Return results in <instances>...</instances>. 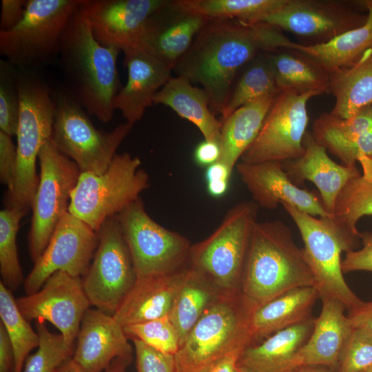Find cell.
Here are the masks:
<instances>
[{
	"mask_svg": "<svg viewBox=\"0 0 372 372\" xmlns=\"http://www.w3.org/2000/svg\"><path fill=\"white\" fill-rule=\"evenodd\" d=\"M98 243V232L68 211L58 223L44 251L25 278V295L37 292L56 271L84 276Z\"/></svg>",
	"mask_w": 372,
	"mask_h": 372,
	"instance_id": "obj_16",
	"label": "cell"
},
{
	"mask_svg": "<svg viewBox=\"0 0 372 372\" xmlns=\"http://www.w3.org/2000/svg\"><path fill=\"white\" fill-rule=\"evenodd\" d=\"M232 172L225 163L218 161L207 167L205 174L206 182L216 180L229 181Z\"/></svg>",
	"mask_w": 372,
	"mask_h": 372,
	"instance_id": "obj_52",
	"label": "cell"
},
{
	"mask_svg": "<svg viewBox=\"0 0 372 372\" xmlns=\"http://www.w3.org/2000/svg\"><path fill=\"white\" fill-rule=\"evenodd\" d=\"M54 372H83L72 358L63 362Z\"/></svg>",
	"mask_w": 372,
	"mask_h": 372,
	"instance_id": "obj_55",
	"label": "cell"
},
{
	"mask_svg": "<svg viewBox=\"0 0 372 372\" xmlns=\"http://www.w3.org/2000/svg\"><path fill=\"white\" fill-rule=\"evenodd\" d=\"M40 174L32 200L28 234L30 258L41 256L61 218L68 211L71 193L81 171L76 164L61 152L51 140L39 154Z\"/></svg>",
	"mask_w": 372,
	"mask_h": 372,
	"instance_id": "obj_11",
	"label": "cell"
},
{
	"mask_svg": "<svg viewBox=\"0 0 372 372\" xmlns=\"http://www.w3.org/2000/svg\"><path fill=\"white\" fill-rule=\"evenodd\" d=\"M281 205L300 231L304 255L319 298H334L348 311L361 304L363 301L347 284L341 267V255L353 251L351 246L338 234L327 217L317 218L288 203Z\"/></svg>",
	"mask_w": 372,
	"mask_h": 372,
	"instance_id": "obj_12",
	"label": "cell"
},
{
	"mask_svg": "<svg viewBox=\"0 0 372 372\" xmlns=\"http://www.w3.org/2000/svg\"><path fill=\"white\" fill-rule=\"evenodd\" d=\"M315 318L274 333L242 351L238 365L249 372H294L296 353L310 336Z\"/></svg>",
	"mask_w": 372,
	"mask_h": 372,
	"instance_id": "obj_27",
	"label": "cell"
},
{
	"mask_svg": "<svg viewBox=\"0 0 372 372\" xmlns=\"http://www.w3.org/2000/svg\"><path fill=\"white\" fill-rule=\"evenodd\" d=\"M288 0H176L180 10L207 19H234L258 23L264 17L282 8Z\"/></svg>",
	"mask_w": 372,
	"mask_h": 372,
	"instance_id": "obj_36",
	"label": "cell"
},
{
	"mask_svg": "<svg viewBox=\"0 0 372 372\" xmlns=\"http://www.w3.org/2000/svg\"><path fill=\"white\" fill-rule=\"evenodd\" d=\"M97 232L98 246L83 285L91 306L113 316L137 276L116 217L107 219Z\"/></svg>",
	"mask_w": 372,
	"mask_h": 372,
	"instance_id": "obj_13",
	"label": "cell"
},
{
	"mask_svg": "<svg viewBox=\"0 0 372 372\" xmlns=\"http://www.w3.org/2000/svg\"><path fill=\"white\" fill-rule=\"evenodd\" d=\"M137 372H176L174 355L161 353L137 339H132Z\"/></svg>",
	"mask_w": 372,
	"mask_h": 372,
	"instance_id": "obj_44",
	"label": "cell"
},
{
	"mask_svg": "<svg viewBox=\"0 0 372 372\" xmlns=\"http://www.w3.org/2000/svg\"><path fill=\"white\" fill-rule=\"evenodd\" d=\"M20 108L17 137V161L12 187L5 194L7 208L26 214L31 209L38 186L37 160L44 144L51 139L55 105L52 90L30 70L18 76Z\"/></svg>",
	"mask_w": 372,
	"mask_h": 372,
	"instance_id": "obj_4",
	"label": "cell"
},
{
	"mask_svg": "<svg viewBox=\"0 0 372 372\" xmlns=\"http://www.w3.org/2000/svg\"><path fill=\"white\" fill-rule=\"evenodd\" d=\"M339 372H366L372 367V334L353 327L340 355Z\"/></svg>",
	"mask_w": 372,
	"mask_h": 372,
	"instance_id": "obj_43",
	"label": "cell"
},
{
	"mask_svg": "<svg viewBox=\"0 0 372 372\" xmlns=\"http://www.w3.org/2000/svg\"><path fill=\"white\" fill-rule=\"evenodd\" d=\"M250 314L240 292H220L174 355L176 372H205L226 355L251 345Z\"/></svg>",
	"mask_w": 372,
	"mask_h": 372,
	"instance_id": "obj_5",
	"label": "cell"
},
{
	"mask_svg": "<svg viewBox=\"0 0 372 372\" xmlns=\"http://www.w3.org/2000/svg\"><path fill=\"white\" fill-rule=\"evenodd\" d=\"M16 302L28 321L52 324L73 349L82 319L91 307L83 278L61 271L51 275L37 292L17 298Z\"/></svg>",
	"mask_w": 372,
	"mask_h": 372,
	"instance_id": "obj_15",
	"label": "cell"
},
{
	"mask_svg": "<svg viewBox=\"0 0 372 372\" xmlns=\"http://www.w3.org/2000/svg\"><path fill=\"white\" fill-rule=\"evenodd\" d=\"M316 92H281L275 98L255 141L240 161L258 163L286 162L300 157L309 124L307 103Z\"/></svg>",
	"mask_w": 372,
	"mask_h": 372,
	"instance_id": "obj_14",
	"label": "cell"
},
{
	"mask_svg": "<svg viewBox=\"0 0 372 372\" xmlns=\"http://www.w3.org/2000/svg\"><path fill=\"white\" fill-rule=\"evenodd\" d=\"M0 15V32H7L22 19L27 0H2Z\"/></svg>",
	"mask_w": 372,
	"mask_h": 372,
	"instance_id": "obj_47",
	"label": "cell"
},
{
	"mask_svg": "<svg viewBox=\"0 0 372 372\" xmlns=\"http://www.w3.org/2000/svg\"><path fill=\"white\" fill-rule=\"evenodd\" d=\"M304 152L297 159L283 163L291 181L300 187L304 180L312 182L318 188L326 211L332 215L336 199L347 183L361 173L356 167L338 164L318 144L311 132H307Z\"/></svg>",
	"mask_w": 372,
	"mask_h": 372,
	"instance_id": "obj_22",
	"label": "cell"
},
{
	"mask_svg": "<svg viewBox=\"0 0 372 372\" xmlns=\"http://www.w3.org/2000/svg\"><path fill=\"white\" fill-rule=\"evenodd\" d=\"M258 209L254 200L235 205L210 236L191 247L190 266L221 292H238Z\"/></svg>",
	"mask_w": 372,
	"mask_h": 372,
	"instance_id": "obj_8",
	"label": "cell"
},
{
	"mask_svg": "<svg viewBox=\"0 0 372 372\" xmlns=\"http://www.w3.org/2000/svg\"><path fill=\"white\" fill-rule=\"evenodd\" d=\"M289 40L265 23L207 19L174 69L201 85L213 113L221 114L240 70L262 52L285 48Z\"/></svg>",
	"mask_w": 372,
	"mask_h": 372,
	"instance_id": "obj_1",
	"label": "cell"
},
{
	"mask_svg": "<svg viewBox=\"0 0 372 372\" xmlns=\"http://www.w3.org/2000/svg\"><path fill=\"white\" fill-rule=\"evenodd\" d=\"M72 358L83 372H101L116 358H132V348L123 327L112 315L90 308L82 319Z\"/></svg>",
	"mask_w": 372,
	"mask_h": 372,
	"instance_id": "obj_21",
	"label": "cell"
},
{
	"mask_svg": "<svg viewBox=\"0 0 372 372\" xmlns=\"http://www.w3.org/2000/svg\"><path fill=\"white\" fill-rule=\"evenodd\" d=\"M322 309L312 332L293 360L295 370L302 366L338 365L342 349L353 327L346 307L332 298H322Z\"/></svg>",
	"mask_w": 372,
	"mask_h": 372,
	"instance_id": "obj_25",
	"label": "cell"
},
{
	"mask_svg": "<svg viewBox=\"0 0 372 372\" xmlns=\"http://www.w3.org/2000/svg\"><path fill=\"white\" fill-rule=\"evenodd\" d=\"M367 10L365 22L334 39L318 44H301L290 41L286 49L310 58L329 74L356 63L372 50V0L364 1Z\"/></svg>",
	"mask_w": 372,
	"mask_h": 372,
	"instance_id": "obj_29",
	"label": "cell"
},
{
	"mask_svg": "<svg viewBox=\"0 0 372 372\" xmlns=\"http://www.w3.org/2000/svg\"><path fill=\"white\" fill-rule=\"evenodd\" d=\"M311 133L342 165L356 167L361 156L372 157V105L348 118L323 113L314 121Z\"/></svg>",
	"mask_w": 372,
	"mask_h": 372,
	"instance_id": "obj_24",
	"label": "cell"
},
{
	"mask_svg": "<svg viewBox=\"0 0 372 372\" xmlns=\"http://www.w3.org/2000/svg\"><path fill=\"white\" fill-rule=\"evenodd\" d=\"M318 298L319 295L315 287H301L289 290L254 310L249 318L251 344L312 317L311 310Z\"/></svg>",
	"mask_w": 372,
	"mask_h": 372,
	"instance_id": "obj_28",
	"label": "cell"
},
{
	"mask_svg": "<svg viewBox=\"0 0 372 372\" xmlns=\"http://www.w3.org/2000/svg\"><path fill=\"white\" fill-rule=\"evenodd\" d=\"M83 0H27L21 21L0 32V54L20 70L51 62L59 55L67 27Z\"/></svg>",
	"mask_w": 372,
	"mask_h": 372,
	"instance_id": "obj_7",
	"label": "cell"
},
{
	"mask_svg": "<svg viewBox=\"0 0 372 372\" xmlns=\"http://www.w3.org/2000/svg\"><path fill=\"white\" fill-rule=\"evenodd\" d=\"M240 285V295L251 313L289 290L315 287L303 249L296 244L291 229L284 222L255 223Z\"/></svg>",
	"mask_w": 372,
	"mask_h": 372,
	"instance_id": "obj_2",
	"label": "cell"
},
{
	"mask_svg": "<svg viewBox=\"0 0 372 372\" xmlns=\"http://www.w3.org/2000/svg\"><path fill=\"white\" fill-rule=\"evenodd\" d=\"M116 217L137 278L172 273L189 260V241L150 217L141 197Z\"/></svg>",
	"mask_w": 372,
	"mask_h": 372,
	"instance_id": "obj_10",
	"label": "cell"
},
{
	"mask_svg": "<svg viewBox=\"0 0 372 372\" xmlns=\"http://www.w3.org/2000/svg\"><path fill=\"white\" fill-rule=\"evenodd\" d=\"M17 161V145L12 136L0 131V181L7 186V190L12 186Z\"/></svg>",
	"mask_w": 372,
	"mask_h": 372,
	"instance_id": "obj_46",
	"label": "cell"
},
{
	"mask_svg": "<svg viewBox=\"0 0 372 372\" xmlns=\"http://www.w3.org/2000/svg\"><path fill=\"white\" fill-rule=\"evenodd\" d=\"M242 351H236L226 355L211 366L205 372H236Z\"/></svg>",
	"mask_w": 372,
	"mask_h": 372,
	"instance_id": "obj_51",
	"label": "cell"
},
{
	"mask_svg": "<svg viewBox=\"0 0 372 372\" xmlns=\"http://www.w3.org/2000/svg\"><path fill=\"white\" fill-rule=\"evenodd\" d=\"M328 91L335 98L331 113L348 118L372 105V50L349 67L329 74Z\"/></svg>",
	"mask_w": 372,
	"mask_h": 372,
	"instance_id": "obj_33",
	"label": "cell"
},
{
	"mask_svg": "<svg viewBox=\"0 0 372 372\" xmlns=\"http://www.w3.org/2000/svg\"><path fill=\"white\" fill-rule=\"evenodd\" d=\"M295 372H333L327 370L319 369L312 366H302L295 371Z\"/></svg>",
	"mask_w": 372,
	"mask_h": 372,
	"instance_id": "obj_56",
	"label": "cell"
},
{
	"mask_svg": "<svg viewBox=\"0 0 372 372\" xmlns=\"http://www.w3.org/2000/svg\"><path fill=\"white\" fill-rule=\"evenodd\" d=\"M221 149L220 141L203 140L196 147L194 158L200 166L206 167L220 160Z\"/></svg>",
	"mask_w": 372,
	"mask_h": 372,
	"instance_id": "obj_48",
	"label": "cell"
},
{
	"mask_svg": "<svg viewBox=\"0 0 372 372\" xmlns=\"http://www.w3.org/2000/svg\"><path fill=\"white\" fill-rule=\"evenodd\" d=\"M236 372H249L242 366L237 365Z\"/></svg>",
	"mask_w": 372,
	"mask_h": 372,
	"instance_id": "obj_57",
	"label": "cell"
},
{
	"mask_svg": "<svg viewBox=\"0 0 372 372\" xmlns=\"http://www.w3.org/2000/svg\"><path fill=\"white\" fill-rule=\"evenodd\" d=\"M52 92L55 112L50 140L81 172L103 173L133 125L125 122L109 132L100 131L65 87Z\"/></svg>",
	"mask_w": 372,
	"mask_h": 372,
	"instance_id": "obj_9",
	"label": "cell"
},
{
	"mask_svg": "<svg viewBox=\"0 0 372 372\" xmlns=\"http://www.w3.org/2000/svg\"><path fill=\"white\" fill-rule=\"evenodd\" d=\"M269 54L276 83L280 92L298 94L328 91L329 73L305 55L290 49Z\"/></svg>",
	"mask_w": 372,
	"mask_h": 372,
	"instance_id": "obj_34",
	"label": "cell"
},
{
	"mask_svg": "<svg viewBox=\"0 0 372 372\" xmlns=\"http://www.w3.org/2000/svg\"><path fill=\"white\" fill-rule=\"evenodd\" d=\"M154 104L167 106L193 123L205 140L220 141L222 122L211 111L205 90L185 78L172 76L155 95Z\"/></svg>",
	"mask_w": 372,
	"mask_h": 372,
	"instance_id": "obj_31",
	"label": "cell"
},
{
	"mask_svg": "<svg viewBox=\"0 0 372 372\" xmlns=\"http://www.w3.org/2000/svg\"><path fill=\"white\" fill-rule=\"evenodd\" d=\"M27 214L16 208L5 207L0 211V274L1 282L11 291L24 282L20 265L17 236L22 218Z\"/></svg>",
	"mask_w": 372,
	"mask_h": 372,
	"instance_id": "obj_39",
	"label": "cell"
},
{
	"mask_svg": "<svg viewBox=\"0 0 372 372\" xmlns=\"http://www.w3.org/2000/svg\"><path fill=\"white\" fill-rule=\"evenodd\" d=\"M347 316L353 327L365 329L372 334V300L362 302L349 311Z\"/></svg>",
	"mask_w": 372,
	"mask_h": 372,
	"instance_id": "obj_49",
	"label": "cell"
},
{
	"mask_svg": "<svg viewBox=\"0 0 372 372\" xmlns=\"http://www.w3.org/2000/svg\"><path fill=\"white\" fill-rule=\"evenodd\" d=\"M128 339H137L163 353L175 355L180 348L176 329L169 316L123 327Z\"/></svg>",
	"mask_w": 372,
	"mask_h": 372,
	"instance_id": "obj_41",
	"label": "cell"
},
{
	"mask_svg": "<svg viewBox=\"0 0 372 372\" xmlns=\"http://www.w3.org/2000/svg\"><path fill=\"white\" fill-rule=\"evenodd\" d=\"M12 291L0 281V318L14 354V372H23L31 352L39 344V336L22 315L13 297Z\"/></svg>",
	"mask_w": 372,
	"mask_h": 372,
	"instance_id": "obj_38",
	"label": "cell"
},
{
	"mask_svg": "<svg viewBox=\"0 0 372 372\" xmlns=\"http://www.w3.org/2000/svg\"><path fill=\"white\" fill-rule=\"evenodd\" d=\"M36 329L39 344L36 352L27 358L23 372H54L72 357L74 349L68 345L61 333L50 332L45 322L36 321Z\"/></svg>",
	"mask_w": 372,
	"mask_h": 372,
	"instance_id": "obj_40",
	"label": "cell"
},
{
	"mask_svg": "<svg viewBox=\"0 0 372 372\" xmlns=\"http://www.w3.org/2000/svg\"><path fill=\"white\" fill-rule=\"evenodd\" d=\"M366 372H372V367L371 369H369Z\"/></svg>",
	"mask_w": 372,
	"mask_h": 372,
	"instance_id": "obj_58",
	"label": "cell"
},
{
	"mask_svg": "<svg viewBox=\"0 0 372 372\" xmlns=\"http://www.w3.org/2000/svg\"><path fill=\"white\" fill-rule=\"evenodd\" d=\"M83 3L67 27L59 56L67 90L88 114L108 123L115 112L114 100L122 88L116 68L121 50L96 39Z\"/></svg>",
	"mask_w": 372,
	"mask_h": 372,
	"instance_id": "obj_3",
	"label": "cell"
},
{
	"mask_svg": "<svg viewBox=\"0 0 372 372\" xmlns=\"http://www.w3.org/2000/svg\"><path fill=\"white\" fill-rule=\"evenodd\" d=\"M123 52L127 79L114 100L113 109L134 125L154 104L155 95L172 77L173 68L141 45Z\"/></svg>",
	"mask_w": 372,
	"mask_h": 372,
	"instance_id": "obj_20",
	"label": "cell"
},
{
	"mask_svg": "<svg viewBox=\"0 0 372 372\" xmlns=\"http://www.w3.org/2000/svg\"><path fill=\"white\" fill-rule=\"evenodd\" d=\"M371 160H372V157H371Z\"/></svg>",
	"mask_w": 372,
	"mask_h": 372,
	"instance_id": "obj_59",
	"label": "cell"
},
{
	"mask_svg": "<svg viewBox=\"0 0 372 372\" xmlns=\"http://www.w3.org/2000/svg\"><path fill=\"white\" fill-rule=\"evenodd\" d=\"M207 21L176 9L169 1L148 20L141 45L174 70Z\"/></svg>",
	"mask_w": 372,
	"mask_h": 372,
	"instance_id": "obj_23",
	"label": "cell"
},
{
	"mask_svg": "<svg viewBox=\"0 0 372 372\" xmlns=\"http://www.w3.org/2000/svg\"><path fill=\"white\" fill-rule=\"evenodd\" d=\"M229 181L216 180L207 182V189L210 196L220 198L225 194L228 189Z\"/></svg>",
	"mask_w": 372,
	"mask_h": 372,
	"instance_id": "obj_53",
	"label": "cell"
},
{
	"mask_svg": "<svg viewBox=\"0 0 372 372\" xmlns=\"http://www.w3.org/2000/svg\"><path fill=\"white\" fill-rule=\"evenodd\" d=\"M132 358H116L106 368L104 372H127Z\"/></svg>",
	"mask_w": 372,
	"mask_h": 372,
	"instance_id": "obj_54",
	"label": "cell"
},
{
	"mask_svg": "<svg viewBox=\"0 0 372 372\" xmlns=\"http://www.w3.org/2000/svg\"><path fill=\"white\" fill-rule=\"evenodd\" d=\"M366 19V15L356 13L341 1L288 0L282 8L260 22L318 44L359 27Z\"/></svg>",
	"mask_w": 372,
	"mask_h": 372,
	"instance_id": "obj_17",
	"label": "cell"
},
{
	"mask_svg": "<svg viewBox=\"0 0 372 372\" xmlns=\"http://www.w3.org/2000/svg\"><path fill=\"white\" fill-rule=\"evenodd\" d=\"M166 0H84L85 19L96 39L121 51L141 45L149 18Z\"/></svg>",
	"mask_w": 372,
	"mask_h": 372,
	"instance_id": "obj_18",
	"label": "cell"
},
{
	"mask_svg": "<svg viewBox=\"0 0 372 372\" xmlns=\"http://www.w3.org/2000/svg\"><path fill=\"white\" fill-rule=\"evenodd\" d=\"M141 165L138 157L116 154L103 173L81 172L68 211L98 231L107 219L122 212L150 186Z\"/></svg>",
	"mask_w": 372,
	"mask_h": 372,
	"instance_id": "obj_6",
	"label": "cell"
},
{
	"mask_svg": "<svg viewBox=\"0 0 372 372\" xmlns=\"http://www.w3.org/2000/svg\"><path fill=\"white\" fill-rule=\"evenodd\" d=\"M276 96H267L243 105L221 121V154L218 161L234 170L258 135Z\"/></svg>",
	"mask_w": 372,
	"mask_h": 372,
	"instance_id": "obj_32",
	"label": "cell"
},
{
	"mask_svg": "<svg viewBox=\"0 0 372 372\" xmlns=\"http://www.w3.org/2000/svg\"><path fill=\"white\" fill-rule=\"evenodd\" d=\"M203 274L187 268L183 281L178 289L169 315L177 330L180 347L202 316L208 306L220 292Z\"/></svg>",
	"mask_w": 372,
	"mask_h": 372,
	"instance_id": "obj_35",
	"label": "cell"
},
{
	"mask_svg": "<svg viewBox=\"0 0 372 372\" xmlns=\"http://www.w3.org/2000/svg\"><path fill=\"white\" fill-rule=\"evenodd\" d=\"M14 354L8 333L0 322V372H14Z\"/></svg>",
	"mask_w": 372,
	"mask_h": 372,
	"instance_id": "obj_50",
	"label": "cell"
},
{
	"mask_svg": "<svg viewBox=\"0 0 372 372\" xmlns=\"http://www.w3.org/2000/svg\"><path fill=\"white\" fill-rule=\"evenodd\" d=\"M235 168L259 207L274 209L285 203L313 216H331L314 192L300 188L291 181L282 162L239 161Z\"/></svg>",
	"mask_w": 372,
	"mask_h": 372,
	"instance_id": "obj_19",
	"label": "cell"
},
{
	"mask_svg": "<svg viewBox=\"0 0 372 372\" xmlns=\"http://www.w3.org/2000/svg\"><path fill=\"white\" fill-rule=\"evenodd\" d=\"M362 248L345 253L341 267L343 273L355 271L372 272V231L360 233Z\"/></svg>",
	"mask_w": 372,
	"mask_h": 372,
	"instance_id": "obj_45",
	"label": "cell"
},
{
	"mask_svg": "<svg viewBox=\"0 0 372 372\" xmlns=\"http://www.w3.org/2000/svg\"><path fill=\"white\" fill-rule=\"evenodd\" d=\"M244 69L234 83L220 114V121L243 105L267 96H276L280 92L276 83L269 55L259 54Z\"/></svg>",
	"mask_w": 372,
	"mask_h": 372,
	"instance_id": "obj_37",
	"label": "cell"
},
{
	"mask_svg": "<svg viewBox=\"0 0 372 372\" xmlns=\"http://www.w3.org/2000/svg\"><path fill=\"white\" fill-rule=\"evenodd\" d=\"M186 269L136 278L113 316L123 327L169 316Z\"/></svg>",
	"mask_w": 372,
	"mask_h": 372,
	"instance_id": "obj_26",
	"label": "cell"
},
{
	"mask_svg": "<svg viewBox=\"0 0 372 372\" xmlns=\"http://www.w3.org/2000/svg\"><path fill=\"white\" fill-rule=\"evenodd\" d=\"M358 162L362 174L347 183L336 199L332 215L327 217L334 230L353 250L361 242L358 222L363 216L372 215V160L362 156Z\"/></svg>",
	"mask_w": 372,
	"mask_h": 372,
	"instance_id": "obj_30",
	"label": "cell"
},
{
	"mask_svg": "<svg viewBox=\"0 0 372 372\" xmlns=\"http://www.w3.org/2000/svg\"><path fill=\"white\" fill-rule=\"evenodd\" d=\"M19 71L6 59L0 60V131L16 136L18 129L20 97Z\"/></svg>",
	"mask_w": 372,
	"mask_h": 372,
	"instance_id": "obj_42",
	"label": "cell"
}]
</instances>
